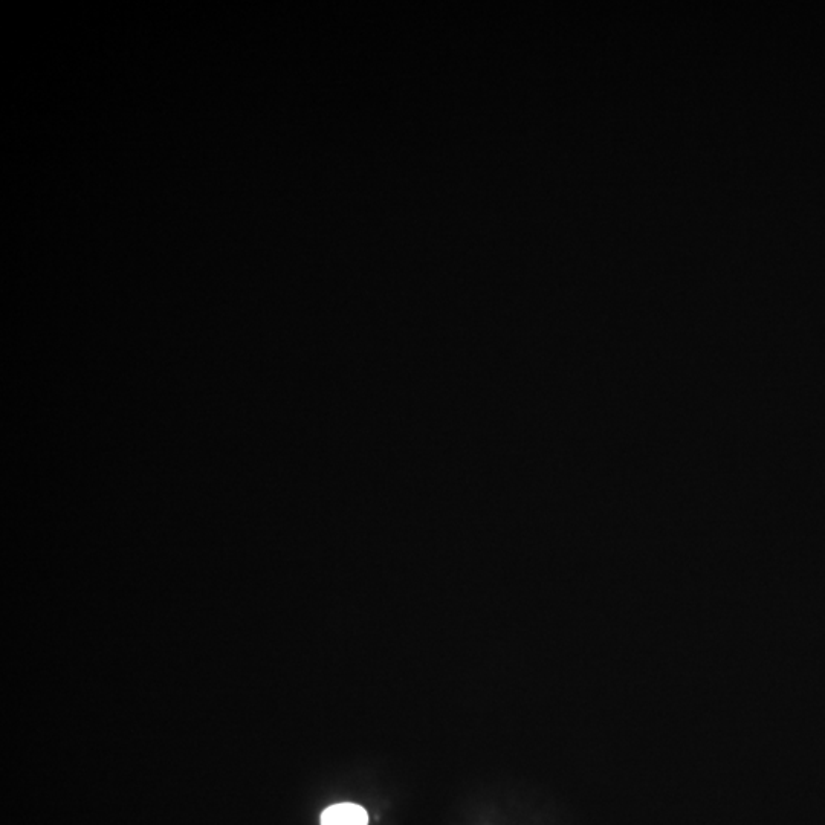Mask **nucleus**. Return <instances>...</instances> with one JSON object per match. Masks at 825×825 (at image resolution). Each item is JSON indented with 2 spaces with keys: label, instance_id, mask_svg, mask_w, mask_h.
Returning <instances> with one entry per match:
<instances>
[{
  "label": "nucleus",
  "instance_id": "obj_1",
  "mask_svg": "<svg viewBox=\"0 0 825 825\" xmlns=\"http://www.w3.org/2000/svg\"><path fill=\"white\" fill-rule=\"evenodd\" d=\"M369 815L358 804H335L327 807L321 815V825H367Z\"/></svg>",
  "mask_w": 825,
  "mask_h": 825
}]
</instances>
